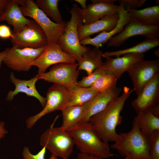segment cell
I'll list each match as a JSON object with an SVG mask.
<instances>
[{
  "mask_svg": "<svg viewBox=\"0 0 159 159\" xmlns=\"http://www.w3.org/2000/svg\"><path fill=\"white\" fill-rule=\"evenodd\" d=\"M105 74L104 71L101 66L87 76L83 77L81 80L78 81L77 86L83 87H90L97 78Z\"/></svg>",
  "mask_w": 159,
  "mask_h": 159,
  "instance_id": "obj_30",
  "label": "cell"
},
{
  "mask_svg": "<svg viewBox=\"0 0 159 159\" xmlns=\"http://www.w3.org/2000/svg\"><path fill=\"white\" fill-rule=\"evenodd\" d=\"M75 62L73 58L63 51L56 43L48 44L44 50L32 62L31 65L38 68V74H40L45 72L51 65Z\"/></svg>",
  "mask_w": 159,
  "mask_h": 159,
  "instance_id": "obj_14",
  "label": "cell"
},
{
  "mask_svg": "<svg viewBox=\"0 0 159 159\" xmlns=\"http://www.w3.org/2000/svg\"><path fill=\"white\" fill-rule=\"evenodd\" d=\"M159 73L144 87L131 102L137 114L151 111L159 105Z\"/></svg>",
  "mask_w": 159,
  "mask_h": 159,
  "instance_id": "obj_13",
  "label": "cell"
},
{
  "mask_svg": "<svg viewBox=\"0 0 159 159\" xmlns=\"http://www.w3.org/2000/svg\"><path fill=\"white\" fill-rule=\"evenodd\" d=\"M119 18L117 13L106 16L89 24H81L77 28L80 41L100 32H108L111 31L116 26Z\"/></svg>",
  "mask_w": 159,
  "mask_h": 159,
  "instance_id": "obj_20",
  "label": "cell"
},
{
  "mask_svg": "<svg viewBox=\"0 0 159 159\" xmlns=\"http://www.w3.org/2000/svg\"><path fill=\"white\" fill-rule=\"evenodd\" d=\"M118 13L119 19L116 26L112 30L108 32H102L93 38L90 37H86L80 41V44L84 46L90 44L99 48L102 45L107 42L112 37L121 32L130 18L127 10L125 9L120 5H119Z\"/></svg>",
  "mask_w": 159,
  "mask_h": 159,
  "instance_id": "obj_17",
  "label": "cell"
},
{
  "mask_svg": "<svg viewBox=\"0 0 159 159\" xmlns=\"http://www.w3.org/2000/svg\"><path fill=\"white\" fill-rule=\"evenodd\" d=\"M9 0H0V16L5 9Z\"/></svg>",
  "mask_w": 159,
  "mask_h": 159,
  "instance_id": "obj_37",
  "label": "cell"
},
{
  "mask_svg": "<svg viewBox=\"0 0 159 159\" xmlns=\"http://www.w3.org/2000/svg\"><path fill=\"white\" fill-rule=\"evenodd\" d=\"M149 140V159H159V130L154 131Z\"/></svg>",
  "mask_w": 159,
  "mask_h": 159,
  "instance_id": "obj_31",
  "label": "cell"
},
{
  "mask_svg": "<svg viewBox=\"0 0 159 159\" xmlns=\"http://www.w3.org/2000/svg\"><path fill=\"white\" fill-rule=\"evenodd\" d=\"M9 78L10 81L15 86L13 91H10L6 97L7 101H11L15 96L19 92L26 94L27 96L33 97L37 99L43 108L46 104V98L41 95L37 90L35 84L39 80L37 75L28 80H21L16 77L14 73L11 72Z\"/></svg>",
  "mask_w": 159,
  "mask_h": 159,
  "instance_id": "obj_18",
  "label": "cell"
},
{
  "mask_svg": "<svg viewBox=\"0 0 159 159\" xmlns=\"http://www.w3.org/2000/svg\"><path fill=\"white\" fill-rule=\"evenodd\" d=\"M17 1L24 16L31 18L43 30L48 44L57 43L65 29L66 22L58 24L53 21L38 7L33 0Z\"/></svg>",
  "mask_w": 159,
  "mask_h": 159,
  "instance_id": "obj_6",
  "label": "cell"
},
{
  "mask_svg": "<svg viewBox=\"0 0 159 159\" xmlns=\"http://www.w3.org/2000/svg\"><path fill=\"white\" fill-rule=\"evenodd\" d=\"M92 3L85 9L80 8L83 24L92 23L106 16L118 13L119 5L114 3L116 0H91Z\"/></svg>",
  "mask_w": 159,
  "mask_h": 159,
  "instance_id": "obj_15",
  "label": "cell"
},
{
  "mask_svg": "<svg viewBox=\"0 0 159 159\" xmlns=\"http://www.w3.org/2000/svg\"><path fill=\"white\" fill-rule=\"evenodd\" d=\"M46 47L37 49L9 48L3 62L7 67L17 72H27L31 68L32 62L38 57Z\"/></svg>",
  "mask_w": 159,
  "mask_h": 159,
  "instance_id": "obj_10",
  "label": "cell"
},
{
  "mask_svg": "<svg viewBox=\"0 0 159 159\" xmlns=\"http://www.w3.org/2000/svg\"><path fill=\"white\" fill-rule=\"evenodd\" d=\"M121 89L115 86L102 93H98L88 101V106L83 122L104 110L112 101L119 97Z\"/></svg>",
  "mask_w": 159,
  "mask_h": 159,
  "instance_id": "obj_19",
  "label": "cell"
},
{
  "mask_svg": "<svg viewBox=\"0 0 159 159\" xmlns=\"http://www.w3.org/2000/svg\"><path fill=\"white\" fill-rule=\"evenodd\" d=\"M71 97L72 93L70 90L62 85L54 84L47 91L46 104L43 109L36 115L26 119L27 128L31 129L39 120L45 115L65 108Z\"/></svg>",
  "mask_w": 159,
  "mask_h": 159,
  "instance_id": "obj_7",
  "label": "cell"
},
{
  "mask_svg": "<svg viewBox=\"0 0 159 159\" xmlns=\"http://www.w3.org/2000/svg\"><path fill=\"white\" fill-rule=\"evenodd\" d=\"M159 45V37L146 38L137 45L125 49L113 51L106 52L102 53V57L104 58L115 56L120 57L123 54H143Z\"/></svg>",
  "mask_w": 159,
  "mask_h": 159,
  "instance_id": "obj_25",
  "label": "cell"
},
{
  "mask_svg": "<svg viewBox=\"0 0 159 159\" xmlns=\"http://www.w3.org/2000/svg\"><path fill=\"white\" fill-rule=\"evenodd\" d=\"M13 35L12 32L9 26L4 24L0 25V38L4 39H10L12 37Z\"/></svg>",
  "mask_w": 159,
  "mask_h": 159,
  "instance_id": "obj_34",
  "label": "cell"
},
{
  "mask_svg": "<svg viewBox=\"0 0 159 159\" xmlns=\"http://www.w3.org/2000/svg\"><path fill=\"white\" fill-rule=\"evenodd\" d=\"M125 159H129L128 158L125 157Z\"/></svg>",
  "mask_w": 159,
  "mask_h": 159,
  "instance_id": "obj_44",
  "label": "cell"
},
{
  "mask_svg": "<svg viewBox=\"0 0 159 159\" xmlns=\"http://www.w3.org/2000/svg\"><path fill=\"white\" fill-rule=\"evenodd\" d=\"M155 1L156 2H157V4H159V3L158 2H159V0H155Z\"/></svg>",
  "mask_w": 159,
  "mask_h": 159,
  "instance_id": "obj_43",
  "label": "cell"
},
{
  "mask_svg": "<svg viewBox=\"0 0 159 159\" xmlns=\"http://www.w3.org/2000/svg\"><path fill=\"white\" fill-rule=\"evenodd\" d=\"M138 96L145 86L159 73V59L141 61L127 71Z\"/></svg>",
  "mask_w": 159,
  "mask_h": 159,
  "instance_id": "obj_11",
  "label": "cell"
},
{
  "mask_svg": "<svg viewBox=\"0 0 159 159\" xmlns=\"http://www.w3.org/2000/svg\"><path fill=\"white\" fill-rule=\"evenodd\" d=\"M46 150L45 147H44L37 154L33 155L30 152L28 147L25 146L23 148L22 153L23 159H45Z\"/></svg>",
  "mask_w": 159,
  "mask_h": 159,
  "instance_id": "obj_32",
  "label": "cell"
},
{
  "mask_svg": "<svg viewBox=\"0 0 159 159\" xmlns=\"http://www.w3.org/2000/svg\"><path fill=\"white\" fill-rule=\"evenodd\" d=\"M59 0H36L38 7L54 22L58 24L63 23L62 17L58 8Z\"/></svg>",
  "mask_w": 159,
  "mask_h": 159,
  "instance_id": "obj_28",
  "label": "cell"
},
{
  "mask_svg": "<svg viewBox=\"0 0 159 159\" xmlns=\"http://www.w3.org/2000/svg\"><path fill=\"white\" fill-rule=\"evenodd\" d=\"M115 58L108 57L101 67L105 74L114 76L118 80L125 72L144 59V54L129 53Z\"/></svg>",
  "mask_w": 159,
  "mask_h": 159,
  "instance_id": "obj_16",
  "label": "cell"
},
{
  "mask_svg": "<svg viewBox=\"0 0 159 159\" xmlns=\"http://www.w3.org/2000/svg\"><path fill=\"white\" fill-rule=\"evenodd\" d=\"M130 19L143 25L159 24V6L156 5L141 9H128Z\"/></svg>",
  "mask_w": 159,
  "mask_h": 159,
  "instance_id": "obj_23",
  "label": "cell"
},
{
  "mask_svg": "<svg viewBox=\"0 0 159 159\" xmlns=\"http://www.w3.org/2000/svg\"><path fill=\"white\" fill-rule=\"evenodd\" d=\"M74 1L79 3L82 7V9H85L87 6L86 4V0H74Z\"/></svg>",
  "mask_w": 159,
  "mask_h": 159,
  "instance_id": "obj_40",
  "label": "cell"
},
{
  "mask_svg": "<svg viewBox=\"0 0 159 159\" xmlns=\"http://www.w3.org/2000/svg\"><path fill=\"white\" fill-rule=\"evenodd\" d=\"M117 80L113 75L104 74L97 78L90 87L99 92H104L116 86Z\"/></svg>",
  "mask_w": 159,
  "mask_h": 159,
  "instance_id": "obj_29",
  "label": "cell"
},
{
  "mask_svg": "<svg viewBox=\"0 0 159 159\" xmlns=\"http://www.w3.org/2000/svg\"><path fill=\"white\" fill-rule=\"evenodd\" d=\"M133 120L138 124L141 133L148 137L150 138L155 131L159 130V117L150 111L138 114Z\"/></svg>",
  "mask_w": 159,
  "mask_h": 159,
  "instance_id": "obj_26",
  "label": "cell"
},
{
  "mask_svg": "<svg viewBox=\"0 0 159 159\" xmlns=\"http://www.w3.org/2000/svg\"><path fill=\"white\" fill-rule=\"evenodd\" d=\"M76 159H103V158L80 153L77 154Z\"/></svg>",
  "mask_w": 159,
  "mask_h": 159,
  "instance_id": "obj_36",
  "label": "cell"
},
{
  "mask_svg": "<svg viewBox=\"0 0 159 159\" xmlns=\"http://www.w3.org/2000/svg\"><path fill=\"white\" fill-rule=\"evenodd\" d=\"M150 112L154 115L159 117V105L154 108Z\"/></svg>",
  "mask_w": 159,
  "mask_h": 159,
  "instance_id": "obj_39",
  "label": "cell"
},
{
  "mask_svg": "<svg viewBox=\"0 0 159 159\" xmlns=\"http://www.w3.org/2000/svg\"><path fill=\"white\" fill-rule=\"evenodd\" d=\"M9 49V48H6L4 51L0 52V68L2 63L6 57Z\"/></svg>",
  "mask_w": 159,
  "mask_h": 159,
  "instance_id": "obj_38",
  "label": "cell"
},
{
  "mask_svg": "<svg viewBox=\"0 0 159 159\" xmlns=\"http://www.w3.org/2000/svg\"><path fill=\"white\" fill-rule=\"evenodd\" d=\"M70 91L72 93V97L66 107L83 105L99 93L90 87H83L76 86Z\"/></svg>",
  "mask_w": 159,
  "mask_h": 159,
  "instance_id": "obj_27",
  "label": "cell"
},
{
  "mask_svg": "<svg viewBox=\"0 0 159 159\" xmlns=\"http://www.w3.org/2000/svg\"><path fill=\"white\" fill-rule=\"evenodd\" d=\"M154 53L155 55L157 57H159V49L156 50L154 52Z\"/></svg>",
  "mask_w": 159,
  "mask_h": 159,
  "instance_id": "obj_42",
  "label": "cell"
},
{
  "mask_svg": "<svg viewBox=\"0 0 159 159\" xmlns=\"http://www.w3.org/2000/svg\"><path fill=\"white\" fill-rule=\"evenodd\" d=\"M149 138L141 133L138 124L133 120L131 130L119 134L111 147L129 159H149Z\"/></svg>",
  "mask_w": 159,
  "mask_h": 159,
  "instance_id": "obj_3",
  "label": "cell"
},
{
  "mask_svg": "<svg viewBox=\"0 0 159 159\" xmlns=\"http://www.w3.org/2000/svg\"><path fill=\"white\" fill-rule=\"evenodd\" d=\"M102 53L98 48H90L78 62V69L85 71L87 75L91 74L102 66L103 62L102 58Z\"/></svg>",
  "mask_w": 159,
  "mask_h": 159,
  "instance_id": "obj_24",
  "label": "cell"
},
{
  "mask_svg": "<svg viewBox=\"0 0 159 159\" xmlns=\"http://www.w3.org/2000/svg\"><path fill=\"white\" fill-rule=\"evenodd\" d=\"M139 35L144 36L147 38L159 37V24L145 26L130 19L122 32L112 37L109 40L107 46L108 47H120L124 44L129 38Z\"/></svg>",
  "mask_w": 159,
  "mask_h": 159,
  "instance_id": "obj_12",
  "label": "cell"
},
{
  "mask_svg": "<svg viewBox=\"0 0 159 159\" xmlns=\"http://www.w3.org/2000/svg\"><path fill=\"white\" fill-rule=\"evenodd\" d=\"M134 91L124 87L122 94L111 102L102 111L92 117L89 121L101 139L104 142H115L119 134L116 131L117 127L122 121L120 113L125 103Z\"/></svg>",
  "mask_w": 159,
  "mask_h": 159,
  "instance_id": "obj_1",
  "label": "cell"
},
{
  "mask_svg": "<svg viewBox=\"0 0 159 159\" xmlns=\"http://www.w3.org/2000/svg\"><path fill=\"white\" fill-rule=\"evenodd\" d=\"M88 102L83 105L66 107L61 110L62 122L60 127L63 130L66 131L83 122L88 106Z\"/></svg>",
  "mask_w": 159,
  "mask_h": 159,
  "instance_id": "obj_22",
  "label": "cell"
},
{
  "mask_svg": "<svg viewBox=\"0 0 159 159\" xmlns=\"http://www.w3.org/2000/svg\"><path fill=\"white\" fill-rule=\"evenodd\" d=\"M13 34L10 40L12 46L17 48L37 49L46 47L48 44L44 32L32 19L20 32Z\"/></svg>",
  "mask_w": 159,
  "mask_h": 159,
  "instance_id": "obj_9",
  "label": "cell"
},
{
  "mask_svg": "<svg viewBox=\"0 0 159 159\" xmlns=\"http://www.w3.org/2000/svg\"><path fill=\"white\" fill-rule=\"evenodd\" d=\"M120 5L126 10L135 9L142 6L146 2V0H120L118 1Z\"/></svg>",
  "mask_w": 159,
  "mask_h": 159,
  "instance_id": "obj_33",
  "label": "cell"
},
{
  "mask_svg": "<svg viewBox=\"0 0 159 159\" xmlns=\"http://www.w3.org/2000/svg\"><path fill=\"white\" fill-rule=\"evenodd\" d=\"M30 20L23 14L17 0H9L0 16V21H5L13 26V33L20 32Z\"/></svg>",
  "mask_w": 159,
  "mask_h": 159,
  "instance_id": "obj_21",
  "label": "cell"
},
{
  "mask_svg": "<svg viewBox=\"0 0 159 159\" xmlns=\"http://www.w3.org/2000/svg\"><path fill=\"white\" fill-rule=\"evenodd\" d=\"M78 67L76 62L62 63L54 65L47 72L37 75L39 79L61 85L70 90L77 86Z\"/></svg>",
  "mask_w": 159,
  "mask_h": 159,
  "instance_id": "obj_8",
  "label": "cell"
},
{
  "mask_svg": "<svg viewBox=\"0 0 159 159\" xmlns=\"http://www.w3.org/2000/svg\"><path fill=\"white\" fill-rule=\"evenodd\" d=\"M80 153L102 158L112 156L108 143L100 138L89 122L79 124L66 130Z\"/></svg>",
  "mask_w": 159,
  "mask_h": 159,
  "instance_id": "obj_2",
  "label": "cell"
},
{
  "mask_svg": "<svg viewBox=\"0 0 159 159\" xmlns=\"http://www.w3.org/2000/svg\"><path fill=\"white\" fill-rule=\"evenodd\" d=\"M80 8L76 4L73 5L70 11L71 15L70 20L66 22L65 29L57 42L63 51L77 62L90 48L81 44L79 38L78 27L83 23Z\"/></svg>",
  "mask_w": 159,
  "mask_h": 159,
  "instance_id": "obj_4",
  "label": "cell"
},
{
  "mask_svg": "<svg viewBox=\"0 0 159 159\" xmlns=\"http://www.w3.org/2000/svg\"><path fill=\"white\" fill-rule=\"evenodd\" d=\"M54 122L41 135L40 146L45 147L51 153L62 159H68L73 152L74 145L70 135L61 127H54Z\"/></svg>",
  "mask_w": 159,
  "mask_h": 159,
  "instance_id": "obj_5",
  "label": "cell"
},
{
  "mask_svg": "<svg viewBox=\"0 0 159 159\" xmlns=\"http://www.w3.org/2000/svg\"><path fill=\"white\" fill-rule=\"evenodd\" d=\"M5 125V122L3 121H0V141L5 136L8 132Z\"/></svg>",
  "mask_w": 159,
  "mask_h": 159,
  "instance_id": "obj_35",
  "label": "cell"
},
{
  "mask_svg": "<svg viewBox=\"0 0 159 159\" xmlns=\"http://www.w3.org/2000/svg\"><path fill=\"white\" fill-rule=\"evenodd\" d=\"M49 159H58V157L53 154H51Z\"/></svg>",
  "mask_w": 159,
  "mask_h": 159,
  "instance_id": "obj_41",
  "label": "cell"
}]
</instances>
